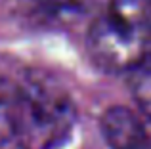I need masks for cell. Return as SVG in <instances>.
<instances>
[{"label":"cell","mask_w":151,"mask_h":149,"mask_svg":"<svg viewBox=\"0 0 151 149\" xmlns=\"http://www.w3.org/2000/svg\"><path fill=\"white\" fill-rule=\"evenodd\" d=\"M88 52L103 71L130 73L151 56V0H109L92 17Z\"/></svg>","instance_id":"obj_1"},{"label":"cell","mask_w":151,"mask_h":149,"mask_svg":"<svg viewBox=\"0 0 151 149\" xmlns=\"http://www.w3.org/2000/svg\"><path fill=\"white\" fill-rule=\"evenodd\" d=\"M75 105L65 90L46 80L17 86L14 142L21 149H55L75 126Z\"/></svg>","instance_id":"obj_2"},{"label":"cell","mask_w":151,"mask_h":149,"mask_svg":"<svg viewBox=\"0 0 151 149\" xmlns=\"http://www.w3.org/2000/svg\"><path fill=\"white\" fill-rule=\"evenodd\" d=\"M101 132L111 149H151L144 120L126 107H111L101 117Z\"/></svg>","instance_id":"obj_3"},{"label":"cell","mask_w":151,"mask_h":149,"mask_svg":"<svg viewBox=\"0 0 151 149\" xmlns=\"http://www.w3.org/2000/svg\"><path fill=\"white\" fill-rule=\"evenodd\" d=\"M35 17L50 25H73L96 15L101 0H27Z\"/></svg>","instance_id":"obj_4"},{"label":"cell","mask_w":151,"mask_h":149,"mask_svg":"<svg viewBox=\"0 0 151 149\" xmlns=\"http://www.w3.org/2000/svg\"><path fill=\"white\" fill-rule=\"evenodd\" d=\"M130 74V90L138 109L147 120H151V56L144 59Z\"/></svg>","instance_id":"obj_5"},{"label":"cell","mask_w":151,"mask_h":149,"mask_svg":"<svg viewBox=\"0 0 151 149\" xmlns=\"http://www.w3.org/2000/svg\"><path fill=\"white\" fill-rule=\"evenodd\" d=\"M15 97H17V84L0 78V145L14 140Z\"/></svg>","instance_id":"obj_6"}]
</instances>
